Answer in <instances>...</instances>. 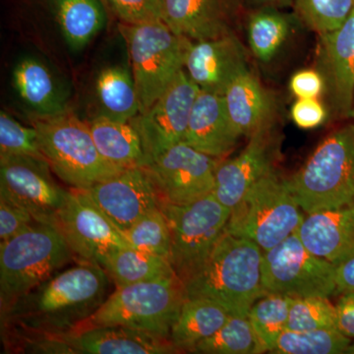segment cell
<instances>
[{
    "instance_id": "1",
    "label": "cell",
    "mask_w": 354,
    "mask_h": 354,
    "mask_svg": "<svg viewBox=\"0 0 354 354\" xmlns=\"http://www.w3.org/2000/svg\"><path fill=\"white\" fill-rule=\"evenodd\" d=\"M109 279L101 266L79 262L1 310L2 330L23 346L68 334L108 298Z\"/></svg>"
},
{
    "instance_id": "2",
    "label": "cell",
    "mask_w": 354,
    "mask_h": 354,
    "mask_svg": "<svg viewBox=\"0 0 354 354\" xmlns=\"http://www.w3.org/2000/svg\"><path fill=\"white\" fill-rule=\"evenodd\" d=\"M262 255L254 242L223 232L204 264L184 283L186 297L207 298L232 315L248 317L264 295Z\"/></svg>"
},
{
    "instance_id": "3",
    "label": "cell",
    "mask_w": 354,
    "mask_h": 354,
    "mask_svg": "<svg viewBox=\"0 0 354 354\" xmlns=\"http://www.w3.org/2000/svg\"><path fill=\"white\" fill-rule=\"evenodd\" d=\"M30 121L51 171L70 188L88 189L124 171L102 158L90 124L66 109L51 115L32 114Z\"/></svg>"
},
{
    "instance_id": "4",
    "label": "cell",
    "mask_w": 354,
    "mask_h": 354,
    "mask_svg": "<svg viewBox=\"0 0 354 354\" xmlns=\"http://www.w3.org/2000/svg\"><path fill=\"white\" fill-rule=\"evenodd\" d=\"M286 183L307 215L353 206L354 125L330 133Z\"/></svg>"
},
{
    "instance_id": "5",
    "label": "cell",
    "mask_w": 354,
    "mask_h": 354,
    "mask_svg": "<svg viewBox=\"0 0 354 354\" xmlns=\"http://www.w3.org/2000/svg\"><path fill=\"white\" fill-rule=\"evenodd\" d=\"M185 299V288L176 274L120 286L76 330L120 326L169 339Z\"/></svg>"
},
{
    "instance_id": "6",
    "label": "cell",
    "mask_w": 354,
    "mask_h": 354,
    "mask_svg": "<svg viewBox=\"0 0 354 354\" xmlns=\"http://www.w3.org/2000/svg\"><path fill=\"white\" fill-rule=\"evenodd\" d=\"M77 260L57 228L37 223L9 241L0 242L1 310Z\"/></svg>"
},
{
    "instance_id": "7",
    "label": "cell",
    "mask_w": 354,
    "mask_h": 354,
    "mask_svg": "<svg viewBox=\"0 0 354 354\" xmlns=\"http://www.w3.org/2000/svg\"><path fill=\"white\" fill-rule=\"evenodd\" d=\"M118 29L127 44L140 113H144L184 69L193 41L177 34L164 21L121 23Z\"/></svg>"
},
{
    "instance_id": "8",
    "label": "cell",
    "mask_w": 354,
    "mask_h": 354,
    "mask_svg": "<svg viewBox=\"0 0 354 354\" xmlns=\"http://www.w3.org/2000/svg\"><path fill=\"white\" fill-rule=\"evenodd\" d=\"M286 179L274 171L261 178L232 209L225 232L268 251L297 232L304 216Z\"/></svg>"
},
{
    "instance_id": "9",
    "label": "cell",
    "mask_w": 354,
    "mask_h": 354,
    "mask_svg": "<svg viewBox=\"0 0 354 354\" xmlns=\"http://www.w3.org/2000/svg\"><path fill=\"white\" fill-rule=\"evenodd\" d=\"M160 207L171 230L169 260L184 285L215 248L225 232L232 209L213 193L189 204Z\"/></svg>"
},
{
    "instance_id": "10",
    "label": "cell",
    "mask_w": 354,
    "mask_h": 354,
    "mask_svg": "<svg viewBox=\"0 0 354 354\" xmlns=\"http://www.w3.org/2000/svg\"><path fill=\"white\" fill-rule=\"evenodd\" d=\"M335 269L333 263L310 252L295 232L274 248L263 251L264 295L329 297L337 292Z\"/></svg>"
},
{
    "instance_id": "11",
    "label": "cell",
    "mask_w": 354,
    "mask_h": 354,
    "mask_svg": "<svg viewBox=\"0 0 354 354\" xmlns=\"http://www.w3.org/2000/svg\"><path fill=\"white\" fill-rule=\"evenodd\" d=\"M55 227L64 237L78 262L102 268L111 254L131 246L125 234L86 190L68 188Z\"/></svg>"
},
{
    "instance_id": "12",
    "label": "cell",
    "mask_w": 354,
    "mask_h": 354,
    "mask_svg": "<svg viewBox=\"0 0 354 354\" xmlns=\"http://www.w3.org/2000/svg\"><path fill=\"white\" fill-rule=\"evenodd\" d=\"M220 160L180 142L142 167L160 204L185 205L213 193Z\"/></svg>"
},
{
    "instance_id": "13",
    "label": "cell",
    "mask_w": 354,
    "mask_h": 354,
    "mask_svg": "<svg viewBox=\"0 0 354 354\" xmlns=\"http://www.w3.org/2000/svg\"><path fill=\"white\" fill-rule=\"evenodd\" d=\"M48 160L0 156V196L27 209L39 223L55 227L67 191L51 176Z\"/></svg>"
},
{
    "instance_id": "14",
    "label": "cell",
    "mask_w": 354,
    "mask_h": 354,
    "mask_svg": "<svg viewBox=\"0 0 354 354\" xmlns=\"http://www.w3.org/2000/svg\"><path fill=\"white\" fill-rule=\"evenodd\" d=\"M200 88L183 69L146 113L130 120L138 132L149 160L184 141ZM143 165V167H144Z\"/></svg>"
},
{
    "instance_id": "15",
    "label": "cell",
    "mask_w": 354,
    "mask_h": 354,
    "mask_svg": "<svg viewBox=\"0 0 354 354\" xmlns=\"http://www.w3.org/2000/svg\"><path fill=\"white\" fill-rule=\"evenodd\" d=\"M86 191L123 234L160 204L143 167L124 169Z\"/></svg>"
},
{
    "instance_id": "16",
    "label": "cell",
    "mask_w": 354,
    "mask_h": 354,
    "mask_svg": "<svg viewBox=\"0 0 354 354\" xmlns=\"http://www.w3.org/2000/svg\"><path fill=\"white\" fill-rule=\"evenodd\" d=\"M248 68L245 50L234 32L193 41L184 65L186 73L200 90L221 95Z\"/></svg>"
},
{
    "instance_id": "17",
    "label": "cell",
    "mask_w": 354,
    "mask_h": 354,
    "mask_svg": "<svg viewBox=\"0 0 354 354\" xmlns=\"http://www.w3.org/2000/svg\"><path fill=\"white\" fill-rule=\"evenodd\" d=\"M53 342L55 353L165 354L179 353L169 339L120 326L76 330Z\"/></svg>"
},
{
    "instance_id": "18",
    "label": "cell",
    "mask_w": 354,
    "mask_h": 354,
    "mask_svg": "<svg viewBox=\"0 0 354 354\" xmlns=\"http://www.w3.org/2000/svg\"><path fill=\"white\" fill-rule=\"evenodd\" d=\"M318 65L330 108L349 118L354 102V8L341 27L320 35Z\"/></svg>"
},
{
    "instance_id": "19",
    "label": "cell",
    "mask_w": 354,
    "mask_h": 354,
    "mask_svg": "<svg viewBox=\"0 0 354 354\" xmlns=\"http://www.w3.org/2000/svg\"><path fill=\"white\" fill-rule=\"evenodd\" d=\"M243 0H162V21L191 41L234 32Z\"/></svg>"
},
{
    "instance_id": "20",
    "label": "cell",
    "mask_w": 354,
    "mask_h": 354,
    "mask_svg": "<svg viewBox=\"0 0 354 354\" xmlns=\"http://www.w3.org/2000/svg\"><path fill=\"white\" fill-rule=\"evenodd\" d=\"M269 133L251 137L239 156L218 162L213 194L227 208L234 209L254 184L274 171V150Z\"/></svg>"
},
{
    "instance_id": "21",
    "label": "cell",
    "mask_w": 354,
    "mask_h": 354,
    "mask_svg": "<svg viewBox=\"0 0 354 354\" xmlns=\"http://www.w3.org/2000/svg\"><path fill=\"white\" fill-rule=\"evenodd\" d=\"M241 135L228 116L223 95L200 90L193 106L184 143L223 160L234 151Z\"/></svg>"
},
{
    "instance_id": "22",
    "label": "cell",
    "mask_w": 354,
    "mask_h": 354,
    "mask_svg": "<svg viewBox=\"0 0 354 354\" xmlns=\"http://www.w3.org/2000/svg\"><path fill=\"white\" fill-rule=\"evenodd\" d=\"M297 232L310 252L342 264L354 256V205L309 214Z\"/></svg>"
},
{
    "instance_id": "23",
    "label": "cell",
    "mask_w": 354,
    "mask_h": 354,
    "mask_svg": "<svg viewBox=\"0 0 354 354\" xmlns=\"http://www.w3.org/2000/svg\"><path fill=\"white\" fill-rule=\"evenodd\" d=\"M223 97L230 120L241 137L251 138L270 131L276 104L250 69L244 70L230 83Z\"/></svg>"
},
{
    "instance_id": "24",
    "label": "cell",
    "mask_w": 354,
    "mask_h": 354,
    "mask_svg": "<svg viewBox=\"0 0 354 354\" xmlns=\"http://www.w3.org/2000/svg\"><path fill=\"white\" fill-rule=\"evenodd\" d=\"M232 314L211 299L186 297L171 332V344L180 353L191 351L227 323Z\"/></svg>"
},
{
    "instance_id": "25",
    "label": "cell",
    "mask_w": 354,
    "mask_h": 354,
    "mask_svg": "<svg viewBox=\"0 0 354 354\" xmlns=\"http://www.w3.org/2000/svg\"><path fill=\"white\" fill-rule=\"evenodd\" d=\"M90 129L97 151L111 165L127 169L145 164L141 139L130 121L114 120L100 114L91 121Z\"/></svg>"
},
{
    "instance_id": "26",
    "label": "cell",
    "mask_w": 354,
    "mask_h": 354,
    "mask_svg": "<svg viewBox=\"0 0 354 354\" xmlns=\"http://www.w3.org/2000/svg\"><path fill=\"white\" fill-rule=\"evenodd\" d=\"M283 9H252L247 16V41L253 57L270 64L285 48L291 32L293 21Z\"/></svg>"
},
{
    "instance_id": "27",
    "label": "cell",
    "mask_w": 354,
    "mask_h": 354,
    "mask_svg": "<svg viewBox=\"0 0 354 354\" xmlns=\"http://www.w3.org/2000/svg\"><path fill=\"white\" fill-rule=\"evenodd\" d=\"M13 84L21 99L41 115L65 111L64 99L50 70L35 58L21 60L13 71Z\"/></svg>"
},
{
    "instance_id": "28",
    "label": "cell",
    "mask_w": 354,
    "mask_h": 354,
    "mask_svg": "<svg viewBox=\"0 0 354 354\" xmlns=\"http://www.w3.org/2000/svg\"><path fill=\"white\" fill-rule=\"evenodd\" d=\"M102 269L115 283L116 288L158 281L176 274L167 258L138 250L131 246L111 254Z\"/></svg>"
},
{
    "instance_id": "29",
    "label": "cell",
    "mask_w": 354,
    "mask_h": 354,
    "mask_svg": "<svg viewBox=\"0 0 354 354\" xmlns=\"http://www.w3.org/2000/svg\"><path fill=\"white\" fill-rule=\"evenodd\" d=\"M102 115L129 122L140 113L136 85L131 73L122 67H108L100 72L95 82Z\"/></svg>"
},
{
    "instance_id": "30",
    "label": "cell",
    "mask_w": 354,
    "mask_h": 354,
    "mask_svg": "<svg viewBox=\"0 0 354 354\" xmlns=\"http://www.w3.org/2000/svg\"><path fill=\"white\" fill-rule=\"evenodd\" d=\"M55 9L65 39L73 50L83 48L104 24L100 0H55Z\"/></svg>"
},
{
    "instance_id": "31",
    "label": "cell",
    "mask_w": 354,
    "mask_h": 354,
    "mask_svg": "<svg viewBox=\"0 0 354 354\" xmlns=\"http://www.w3.org/2000/svg\"><path fill=\"white\" fill-rule=\"evenodd\" d=\"M293 298L286 295H268L260 297L248 313L261 353H272L279 337L286 330Z\"/></svg>"
},
{
    "instance_id": "32",
    "label": "cell",
    "mask_w": 354,
    "mask_h": 354,
    "mask_svg": "<svg viewBox=\"0 0 354 354\" xmlns=\"http://www.w3.org/2000/svg\"><path fill=\"white\" fill-rule=\"evenodd\" d=\"M353 339L337 328L295 332L286 330L277 342L272 353L339 354L348 353Z\"/></svg>"
},
{
    "instance_id": "33",
    "label": "cell",
    "mask_w": 354,
    "mask_h": 354,
    "mask_svg": "<svg viewBox=\"0 0 354 354\" xmlns=\"http://www.w3.org/2000/svg\"><path fill=\"white\" fill-rule=\"evenodd\" d=\"M192 353L206 354L261 353L259 342L248 317L232 315L216 334L200 342Z\"/></svg>"
},
{
    "instance_id": "34",
    "label": "cell",
    "mask_w": 354,
    "mask_h": 354,
    "mask_svg": "<svg viewBox=\"0 0 354 354\" xmlns=\"http://www.w3.org/2000/svg\"><path fill=\"white\" fill-rule=\"evenodd\" d=\"M124 234L133 248L162 256L169 259L171 244V230L160 207L148 212Z\"/></svg>"
},
{
    "instance_id": "35",
    "label": "cell",
    "mask_w": 354,
    "mask_h": 354,
    "mask_svg": "<svg viewBox=\"0 0 354 354\" xmlns=\"http://www.w3.org/2000/svg\"><path fill=\"white\" fill-rule=\"evenodd\" d=\"M293 8L307 27L323 35L344 24L353 10L354 0H295Z\"/></svg>"
},
{
    "instance_id": "36",
    "label": "cell",
    "mask_w": 354,
    "mask_h": 354,
    "mask_svg": "<svg viewBox=\"0 0 354 354\" xmlns=\"http://www.w3.org/2000/svg\"><path fill=\"white\" fill-rule=\"evenodd\" d=\"M330 328H337V310L328 297L293 298L286 330L305 332Z\"/></svg>"
},
{
    "instance_id": "37",
    "label": "cell",
    "mask_w": 354,
    "mask_h": 354,
    "mask_svg": "<svg viewBox=\"0 0 354 354\" xmlns=\"http://www.w3.org/2000/svg\"><path fill=\"white\" fill-rule=\"evenodd\" d=\"M0 156H21L46 160L39 146L38 132L14 120L4 111L0 113Z\"/></svg>"
},
{
    "instance_id": "38",
    "label": "cell",
    "mask_w": 354,
    "mask_h": 354,
    "mask_svg": "<svg viewBox=\"0 0 354 354\" xmlns=\"http://www.w3.org/2000/svg\"><path fill=\"white\" fill-rule=\"evenodd\" d=\"M124 24L162 21V0H104Z\"/></svg>"
},
{
    "instance_id": "39",
    "label": "cell",
    "mask_w": 354,
    "mask_h": 354,
    "mask_svg": "<svg viewBox=\"0 0 354 354\" xmlns=\"http://www.w3.org/2000/svg\"><path fill=\"white\" fill-rule=\"evenodd\" d=\"M37 223L27 209L0 196V242L9 241Z\"/></svg>"
},
{
    "instance_id": "40",
    "label": "cell",
    "mask_w": 354,
    "mask_h": 354,
    "mask_svg": "<svg viewBox=\"0 0 354 354\" xmlns=\"http://www.w3.org/2000/svg\"><path fill=\"white\" fill-rule=\"evenodd\" d=\"M291 118L302 129L320 127L328 118V111L320 99H297L290 111Z\"/></svg>"
},
{
    "instance_id": "41",
    "label": "cell",
    "mask_w": 354,
    "mask_h": 354,
    "mask_svg": "<svg viewBox=\"0 0 354 354\" xmlns=\"http://www.w3.org/2000/svg\"><path fill=\"white\" fill-rule=\"evenodd\" d=\"M290 88L297 99H319L326 91L325 79L318 69L299 70L291 77Z\"/></svg>"
},
{
    "instance_id": "42",
    "label": "cell",
    "mask_w": 354,
    "mask_h": 354,
    "mask_svg": "<svg viewBox=\"0 0 354 354\" xmlns=\"http://www.w3.org/2000/svg\"><path fill=\"white\" fill-rule=\"evenodd\" d=\"M335 310L337 329L346 337L354 339V291L342 293Z\"/></svg>"
},
{
    "instance_id": "43",
    "label": "cell",
    "mask_w": 354,
    "mask_h": 354,
    "mask_svg": "<svg viewBox=\"0 0 354 354\" xmlns=\"http://www.w3.org/2000/svg\"><path fill=\"white\" fill-rule=\"evenodd\" d=\"M337 292L346 293L354 291V256L337 266L335 269Z\"/></svg>"
},
{
    "instance_id": "44",
    "label": "cell",
    "mask_w": 354,
    "mask_h": 354,
    "mask_svg": "<svg viewBox=\"0 0 354 354\" xmlns=\"http://www.w3.org/2000/svg\"><path fill=\"white\" fill-rule=\"evenodd\" d=\"M295 0H243L244 7L249 10L258 8H266V7H272V8L286 9L288 7H293Z\"/></svg>"
},
{
    "instance_id": "45",
    "label": "cell",
    "mask_w": 354,
    "mask_h": 354,
    "mask_svg": "<svg viewBox=\"0 0 354 354\" xmlns=\"http://www.w3.org/2000/svg\"><path fill=\"white\" fill-rule=\"evenodd\" d=\"M349 118H353L354 120V102L353 109H351V113H349Z\"/></svg>"
},
{
    "instance_id": "46",
    "label": "cell",
    "mask_w": 354,
    "mask_h": 354,
    "mask_svg": "<svg viewBox=\"0 0 354 354\" xmlns=\"http://www.w3.org/2000/svg\"><path fill=\"white\" fill-rule=\"evenodd\" d=\"M348 353H354V342L353 344H351V348H349Z\"/></svg>"
}]
</instances>
